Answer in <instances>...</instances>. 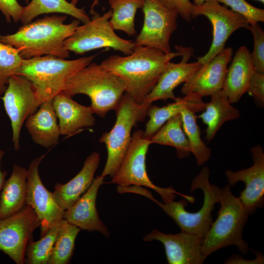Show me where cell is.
Masks as SVG:
<instances>
[{
    "label": "cell",
    "instance_id": "6da1fadb",
    "mask_svg": "<svg viewBox=\"0 0 264 264\" xmlns=\"http://www.w3.org/2000/svg\"><path fill=\"white\" fill-rule=\"evenodd\" d=\"M168 53L145 46H135L126 56L111 55L101 65L124 84L126 92L136 103H142L155 86L168 64L181 56L179 50Z\"/></svg>",
    "mask_w": 264,
    "mask_h": 264
},
{
    "label": "cell",
    "instance_id": "7a4b0ae2",
    "mask_svg": "<svg viewBox=\"0 0 264 264\" xmlns=\"http://www.w3.org/2000/svg\"><path fill=\"white\" fill-rule=\"evenodd\" d=\"M66 15L45 16L23 24L13 34H0V41L16 48L23 59L46 55L66 59L70 52L64 42L80 23L76 19L66 23Z\"/></svg>",
    "mask_w": 264,
    "mask_h": 264
},
{
    "label": "cell",
    "instance_id": "3957f363",
    "mask_svg": "<svg viewBox=\"0 0 264 264\" xmlns=\"http://www.w3.org/2000/svg\"><path fill=\"white\" fill-rule=\"evenodd\" d=\"M97 55L70 60L49 55L23 59L15 74L31 82L39 107L43 102L52 99L62 91L68 81L90 64Z\"/></svg>",
    "mask_w": 264,
    "mask_h": 264
},
{
    "label": "cell",
    "instance_id": "277c9868",
    "mask_svg": "<svg viewBox=\"0 0 264 264\" xmlns=\"http://www.w3.org/2000/svg\"><path fill=\"white\" fill-rule=\"evenodd\" d=\"M220 207L201 245V251L207 258L218 249L236 246L246 255L247 243L242 239V231L247 222L248 212L239 197H235L228 184L220 189L219 202Z\"/></svg>",
    "mask_w": 264,
    "mask_h": 264
},
{
    "label": "cell",
    "instance_id": "5b68a950",
    "mask_svg": "<svg viewBox=\"0 0 264 264\" xmlns=\"http://www.w3.org/2000/svg\"><path fill=\"white\" fill-rule=\"evenodd\" d=\"M70 97L76 94L87 95L94 114L104 117L115 110L126 88L116 76L100 64L91 62L75 74L62 91Z\"/></svg>",
    "mask_w": 264,
    "mask_h": 264
},
{
    "label": "cell",
    "instance_id": "8992f818",
    "mask_svg": "<svg viewBox=\"0 0 264 264\" xmlns=\"http://www.w3.org/2000/svg\"><path fill=\"white\" fill-rule=\"evenodd\" d=\"M209 175V168L204 166L192 181L191 191L199 189L204 195L202 206L196 212L191 213L185 210L187 205L186 199L162 203L155 199L149 191L144 196L157 204L175 221L181 231L194 234L204 240L213 223L212 212L215 205L219 202L220 191L218 186L210 184Z\"/></svg>",
    "mask_w": 264,
    "mask_h": 264
},
{
    "label": "cell",
    "instance_id": "52a82bcc",
    "mask_svg": "<svg viewBox=\"0 0 264 264\" xmlns=\"http://www.w3.org/2000/svg\"><path fill=\"white\" fill-rule=\"evenodd\" d=\"M152 104H139L125 92L115 108L116 121L109 132H104L99 142L106 145L108 156L101 176L111 178L118 170L130 144L132 130L145 120Z\"/></svg>",
    "mask_w": 264,
    "mask_h": 264
},
{
    "label": "cell",
    "instance_id": "ba28073f",
    "mask_svg": "<svg viewBox=\"0 0 264 264\" xmlns=\"http://www.w3.org/2000/svg\"><path fill=\"white\" fill-rule=\"evenodd\" d=\"M151 144L150 139L144 137V131L138 130L134 132L126 153L110 182L120 187L137 186L149 188L161 196L164 203L174 200L176 194L192 202L194 199L193 197L179 193L172 187H158L151 181L146 167V156Z\"/></svg>",
    "mask_w": 264,
    "mask_h": 264
},
{
    "label": "cell",
    "instance_id": "9c48e42d",
    "mask_svg": "<svg viewBox=\"0 0 264 264\" xmlns=\"http://www.w3.org/2000/svg\"><path fill=\"white\" fill-rule=\"evenodd\" d=\"M92 15L89 21L79 25L65 40L64 44L68 51L80 55L102 48H112L126 55L133 52L134 42L120 37L111 26L110 9L102 15L95 12Z\"/></svg>",
    "mask_w": 264,
    "mask_h": 264
},
{
    "label": "cell",
    "instance_id": "30bf717a",
    "mask_svg": "<svg viewBox=\"0 0 264 264\" xmlns=\"http://www.w3.org/2000/svg\"><path fill=\"white\" fill-rule=\"evenodd\" d=\"M142 8L143 24L134 41L135 46L171 52L170 40L177 28L178 14L164 6L159 0H145Z\"/></svg>",
    "mask_w": 264,
    "mask_h": 264
},
{
    "label": "cell",
    "instance_id": "8fae6325",
    "mask_svg": "<svg viewBox=\"0 0 264 264\" xmlns=\"http://www.w3.org/2000/svg\"><path fill=\"white\" fill-rule=\"evenodd\" d=\"M199 15L205 16L213 27V40L209 50L204 56L197 58L202 65L209 63L224 48L234 32L242 28L247 29L249 25L243 16L221 5L217 0H209L199 6L193 4L192 18Z\"/></svg>",
    "mask_w": 264,
    "mask_h": 264
},
{
    "label": "cell",
    "instance_id": "7c38bea8",
    "mask_svg": "<svg viewBox=\"0 0 264 264\" xmlns=\"http://www.w3.org/2000/svg\"><path fill=\"white\" fill-rule=\"evenodd\" d=\"M40 225L33 208L26 204L18 212L0 220V251L16 264H24L27 244Z\"/></svg>",
    "mask_w": 264,
    "mask_h": 264
},
{
    "label": "cell",
    "instance_id": "4fadbf2b",
    "mask_svg": "<svg viewBox=\"0 0 264 264\" xmlns=\"http://www.w3.org/2000/svg\"><path fill=\"white\" fill-rule=\"evenodd\" d=\"M1 99L10 120L14 149L18 151L20 147V138L22 125L27 118L39 107L35 91L32 83L27 79L14 74L10 77Z\"/></svg>",
    "mask_w": 264,
    "mask_h": 264
},
{
    "label": "cell",
    "instance_id": "5bb4252c",
    "mask_svg": "<svg viewBox=\"0 0 264 264\" xmlns=\"http://www.w3.org/2000/svg\"><path fill=\"white\" fill-rule=\"evenodd\" d=\"M43 154L33 159L27 169L25 203L34 211L41 223V237L64 219L65 211L56 201L53 192L44 185L39 172V165L45 157Z\"/></svg>",
    "mask_w": 264,
    "mask_h": 264
},
{
    "label": "cell",
    "instance_id": "9a60e30c",
    "mask_svg": "<svg viewBox=\"0 0 264 264\" xmlns=\"http://www.w3.org/2000/svg\"><path fill=\"white\" fill-rule=\"evenodd\" d=\"M253 165L247 169L234 172L227 170L225 175L228 185L234 186L239 181L244 183L245 189L239 197L249 215L263 206L264 202V152L257 145L251 149Z\"/></svg>",
    "mask_w": 264,
    "mask_h": 264
},
{
    "label": "cell",
    "instance_id": "2e32d148",
    "mask_svg": "<svg viewBox=\"0 0 264 264\" xmlns=\"http://www.w3.org/2000/svg\"><path fill=\"white\" fill-rule=\"evenodd\" d=\"M143 240L161 242L165 247L169 264H202L206 259L201 248L203 239L184 231L173 234L153 229Z\"/></svg>",
    "mask_w": 264,
    "mask_h": 264
},
{
    "label": "cell",
    "instance_id": "e0dca14e",
    "mask_svg": "<svg viewBox=\"0 0 264 264\" xmlns=\"http://www.w3.org/2000/svg\"><path fill=\"white\" fill-rule=\"evenodd\" d=\"M176 49L182 53L181 61L178 63L170 62L161 74L155 86L143 103L152 104L154 102L168 99L175 100L174 89L182 83L187 82L202 66L197 61L188 62L193 53L192 47L176 45Z\"/></svg>",
    "mask_w": 264,
    "mask_h": 264
},
{
    "label": "cell",
    "instance_id": "ac0fdd59",
    "mask_svg": "<svg viewBox=\"0 0 264 264\" xmlns=\"http://www.w3.org/2000/svg\"><path fill=\"white\" fill-rule=\"evenodd\" d=\"M233 49L224 48L209 63L202 66L181 88L183 95L197 94L202 97L211 96L221 90L225 79L227 66L231 62Z\"/></svg>",
    "mask_w": 264,
    "mask_h": 264
},
{
    "label": "cell",
    "instance_id": "d6986e66",
    "mask_svg": "<svg viewBox=\"0 0 264 264\" xmlns=\"http://www.w3.org/2000/svg\"><path fill=\"white\" fill-rule=\"evenodd\" d=\"M104 177L97 176L88 190L68 209L65 211L64 219L81 229L98 231L105 237L110 235L107 226L101 220L96 202L98 190Z\"/></svg>",
    "mask_w": 264,
    "mask_h": 264
},
{
    "label": "cell",
    "instance_id": "ffe728a7",
    "mask_svg": "<svg viewBox=\"0 0 264 264\" xmlns=\"http://www.w3.org/2000/svg\"><path fill=\"white\" fill-rule=\"evenodd\" d=\"M52 104L62 135H72L95 123L90 106L79 104L63 91L53 98Z\"/></svg>",
    "mask_w": 264,
    "mask_h": 264
},
{
    "label": "cell",
    "instance_id": "44dd1931",
    "mask_svg": "<svg viewBox=\"0 0 264 264\" xmlns=\"http://www.w3.org/2000/svg\"><path fill=\"white\" fill-rule=\"evenodd\" d=\"M100 161V154L92 153L86 159L80 172L65 184L56 183L53 194L60 206L66 211L70 208L90 187Z\"/></svg>",
    "mask_w": 264,
    "mask_h": 264
},
{
    "label": "cell",
    "instance_id": "7402d4cb",
    "mask_svg": "<svg viewBox=\"0 0 264 264\" xmlns=\"http://www.w3.org/2000/svg\"><path fill=\"white\" fill-rule=\"evenodd\" d=\"M25 126L35 144L46 148L56 145L61 133L52 99L41 103L37 110L27 118Z\"/></svg>",
    "mask_w": 264,
    "mask_h": 264
},
{
    "label": "cell",
    "instance_id": "603a6c76",
    "mask_svg": "<svg viewBox=\"0 0 264 264\" xmlns=\"http://www.w3.org/2000/svg\"><path fill=\"white\" fill-rule=\"evenodd\" d=\"M231 62L222 90L233 104L238 102L246 92L255 70L250 53L245 46L237 49Z\"/></svg>",
    "mask_w": 264,
    "mask_h": 264
},
{
    "label": "cell",
    "instance_id": "cb8c5ba5",
    "mask_svg": "<svg viewBox=\"0 0 264 264\" xmlns=\"http://www.w3.org/2000/svg\"><path fill=\"white\" fill-rule=\"evenodd\" d=\"M202 98L197 94L191 93L183 97H176L174 102L162 107L151 105L147 112L149 119L144 131V137L151 139L170 118L183 110H188L195 113L203 111L206 103Z\"/></svg>",
    "mask_w": 264,
    "mask_h": 264
},
{
    "label": "cell",
    "instance_id": "d4e9b609",
    "mask_svg": "<svg viewBox=\"0 0 264 264\" xmlns=\"http://www.w3.org/2000/svg\"><path fill=\"white\" fill-rule=\"evenodd\" d=\"M27 169L14 164L0 195V220L20 211L26 204Z\"/></svg>",
    "mask_w": 264,
    "mask_h": 264
},
{
    "label": "cell",
    "instance_id": "484cf974",
    "mask_svg": "<svg viewBox=\"0 0 264 264\" xmlns=\"http://www.w3.org/2000/svg\"><path fill=\"white\" fill-rule=\"evenodd\" d=\"M211 96L210 101L205 104L204 110L198 116L206 126V139L208 141L214 137L225 122L240 117V111L231 105L222 89Z\"/></svg>",
    "mask_w": 264,
    "mask_h": 264
},
{
    "label": "cell",
    "instance_id": "4316f807",
    "mask_svg": "<svg viewBox=\"0 0 264 264\" xmlns=\"http://www.w3.org/2000/svg\"><path fill=\"white\" fill-rule=\"evenodd\" d=\"M51 13L69 15L84 23L90 20L83 8H78L66 0H31L24 6L20 21L26 24L41 15Z\"/></svg>",
    "mask_w": 264,
    "mask_h": 264
},
{
    "label": "cell",
    "instance_id": "83f0119b",
    "mask_svg": "<svg viewBox=\"0 0 264 264\" xmlns=\"http://www.w3.org/2000/svg\"><path fill=\"white\" fill-rule=\"evenodd\" d=\"M151 143L174 147L180 158L189 156L188 140L182 126L180 113L170 118L150 139Z\"/></svg>",
    "mask_w": 264,
    "mask_h": 264
},
{
    "label": "cell",
    "instance_id": "f1b7e54d",
    "mask_svg": "<svg viewBox=\"0 0 264 264\" xmlns=\"http://www.w3.org/2000/svg\"><path fill=\"white\" fill-rule=\"evenodd\" d=\"M145 0H109L111 16L110 23L114 30L122 31L134 36V19L137 10L142 8Z\"/></svg>",
    "mask_w": 264,
    "mask_h": 264
},
{
    "label": "cell",
    "instance_id": "f546056e",
    "mask_svg": "<svg viewBox=\"0 0 264 264\" xmlns=\"http://www.w3.org/2000/svg\"><path fill=\"white\" fill-rule=\"evenodd\" d=\"M81 229L63 219L47 264H66L73 255L75 242Z\"/></svg>",
    "mask_w": 264,
    "mask_h": 264
},
{
    "label": "cell",
    "instance_id": "4dcf8cb0",
    "mask_svg": "<svg viewBox=\"0 0 264 264\" xmlns=\"http://www.w3.org/2000/svg\"><path fill=\"white\" fill-rule=\"evenodd\" d=\"M182 126L188 140L190 153L195 156L197 164L202 165L211 156V150L201 138L200 128L197 122L195 113L184 110L180 112Z\"/></svg>",
    "mask_w": 264,
    "mask_h": 264
},
{
    "label": "cell",
    "instance_id": "1f68e13d",
    "mask_svg": "<svg viewBox=\"0 0 264 264\" xmlns=\"http://www.w3.org/2000/svg\"><path fill=\"white\" fill-rule=\"evenodd\" d=\"M59 224L52 227L48 232L36 242H28L25 253V263L28 264H47L52 252L59 228Z\"/></svg>",
    "mask_w": 264,
    "mask_h": 264
},
{
    "label": "cell",
    "instance_id": "d6a6232c",
    "mask_svg": "<svg viewBox=\"0 0 264 264\" xmlns=\"http://www.w3.org/2000/svg\"><path fill=\"white\" fill-rule=\"evenodd\" d=\"M22 60L16 48L0 41V97L6 88L10 77L15 74Z\"/></svg>",
    "mask_w": 264,
    "mask_h": 264
},
{
    "label": "cell",
    "instance_id": "836d02e7",
    "mask_svg": "<svg viewBox=\"0 0 264 264\" xmlns=\"http://www.w3.org/2000/svg\"><path fill=\"white\" fill-rule=\"evenodd\" d=\"M229 6L231 10L243 16L249 24L264 22V10L249 4L245 0H217Z\"/></svg>",
    "mask_w": 264,
    "mask_h": 264
},
{
    "label": "cell",
    "instance_id": "e575fe53",
    "mask_svg": "<svg viewBox=\"0 0 264 264\" xmlns=\"http://www.w3.org/2000/svg\"><path fill=\"white\" fill-rule=\"evenodd\" d=\"M247 29L253 37L254 48L250 57L254 69L264 73V31L258 23L249 24Z\"/></svg>",
    "mask_w": 264,
    "mask_h": 264
},
{
    "label": "cell",
    "instance_id": "d590c367",
    "mask_svg": "<svg viewBox=\"0 0 264 264\" xmlns=\"http://www.w3.org/2000/svg\"><path fill=\"white\" fill-rule=\"evenodd\" d=\"M253 96L260 107L264 104V73L254 71L248 84L246 91Z\"/></svg>",
    "mask_w": 264,
    "mask_h": 264
},
{
    "label": "cell",
    "instance_id": "8d00e7d4",
    "mask_svg": "<svg viewBox=\"0 0 264 264\" xmlns=\"http://www.w3.org/2000/svg\"><path fill=\"white\" fill-rule=\"evenodd\" d=\"M23 8L17 0H0V11L7 22L12 19L15 22L20 21Z\"/></svg>",
    "mask_w": 264,
    "mask_h": 264
},
{
    "label": "cell",
    "instance_id": "74e56055",
    "mask_svg": "<svg viewBox=\"0 0 264 264\" xmlns=\"http://www.w3.org/2000/svg\"><path fill=\"white\" fill-rule=\"evenodd\" d=\"M165 7L175 11L183 20L190 22L193 3L189 0H159Z\"/></svg>",
    "mask_w": 264,
    "mask_h": 264
},
{
    "label": "cell",
    "instance_id": "f35d334b",
    "mask_svg": "<svg viewBox=\"0 0 264 264\" xmlns=\"http://www.w3.org/2000/svg\"><path fill=\"white\" fill-rule=\"evenodd\" d=\"M256 255L254 260H248L244 259L241 256L233 254L227 259L224 262L227 264H263L264 263V255L259 251H253Z\"/></svg>",
    "mask_w": 264,
    "mask_h": 264
},
{
    "label": "cell",
    "instance_id": "ab89813d",
    "mask_svg": "<svg viewBox=\"0 0 264 264\" xmlns=\"http://www.w3.org/2000/svg\"><path fill=\"white\" fill-rule=\"evenodd\" d=\"M4 154L5 152L0 150V195L2 188L5 181V177L7 175L6 172L5 171H2L1 169V162Z\"/></svg>",
    "mask_w": 264,
    "mask_h": 264
},
{
    "label": "cell",
    "instance_id": "60d3db41",
    "mask_svg": "<svg viewBox=\"0 0 264 264\" xmlns=\"http://www.w3.org/2000/svg\"><path fill=\"white\" fill-rule=\"evenodd\" d=\"M99 1V0H93L90 10V13L91 14H92L93 13L95 12L94 10V8L98 5Z\"/></svg>",
    "mask_w": 264,
    "mask_h": 264
},
{
    "label": "cell",
    "instance_id": "b9f144b4",
    "mask_svg": "<svg viewBox=\"0 0 264 264\" xmlns=\"http://www.w3.org/2000/svg\"><path fill=\"white\" fill-rule=\"evenodd\" d=\"M208 0H194L193 4L197 6H199V5H202L205 2Z\"/></svg>",
    "mask_w": 264,
    "mask_h": 264
},
{
    "label": "cell",
    "instance_id": "7bdbcfd3",
    "mask_svg": "<svg viewBox=\"0 0 264 264\" xmlns=\"http://www.w3.org/2000/svg\"><path fill=\"white\" fill-rule=\"evenodd\" d=\"M78 1L79 0H71L70 2L76 6V4H77Z\"/></svg>",
    "mask_w": 264,
    "mask_h": 264
},
{
    "label": "cell",
    "instance_id": "ee69618b",
    "mask_svg": "<svg viewBox=\"0 0 264 264\" xmlns=\"http://www.w3.org/2000/svg\"><path fill=\"white\" fill-rule=\"evenodd\" d=\"M255 0L259 1L263 3H264V0Z\"/></svg>",
    "mask_w": 264,
    "mask_h": 264
},
{
    "label": "cell",
    "instance_id": "f6af8a7d",
    "mask_svg": "<svg viewBox=\"0 0 264 264\" xmlns=\"http://www.w3.org/2000/svg\"><path fill=\"white\" fill-rule=\"evenodd\" d=\"M25 2L27 4L29 2V0H24Z\"/></svg>",
    "mask_w": 264,
    "mask_h": 264
}]
</instances>
